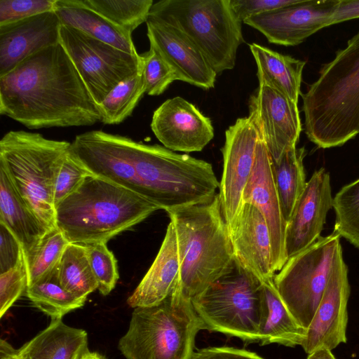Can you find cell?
<instances>
[{"instance_id":"obj_1","label":"cell","mask_w":359,"mask_h":359,"mask_svg":"<svg viewBox=\"0 0 359 359\" xmlns=\"http://www.w3.org/2000/svg\"><path fill=\"white\" fill-rule=\"evenodd\" d=\"M69 151L92 175L165 212L205 201L219 187L211 163L120 135L88 131L75 137Z\"/></svg>"},{"instance_id":"obj_2","label":"cell","mask_w":359,"mask_h":359,"mask_svg":"<svg viewBox=\"0 0 359 359\" xmlns=\"http://www.w3.org/2000/svg\"><path fill=\"white\" fill-rule=\"evenodd\" d=\"M0 114L29 129L89 126L101 121L97 104L60 43L0 76Z\"/></svg>"},{"instance_id":"obj_3","label":"cell","mask_w":359,"mask_h":359,"mask_svg":"<svg viewBox=\"0 0 359 359\" xmlns=\"http://www.w3.org/2000/svg\"><path fill=\"white\" fill-rule=\"evenodd\" d=\"M301 95L304 132L318 147H339L359 134V30Z\"/></svg>"},{"instance_id":"obj_4","label":"cell","mask_w":359,"mask_h":359,"mask_svg":"<svg viewBox=\"0 0 359 359\" xmlns=\"http://www.w3.org/2000/svg\"><path fill=\"white\" fill-rule=\"evenodd\" d=\"M158 210L142 196L90 173L56 207V228L70 243H107Z\"/></svg>"},{"instance_id":"obj_5","label":"cell","mask_w":359,"mask_h":359,"mask_svg":"<svg viewBox=\"0 0 359 359\" xmlns=\"http://www.w3.org/2000/svg\"><path fill=\"white\" fill-rule=\"evenodd\" d=\"M166 212L176 231L182 290L191 299L222 275L234 259L219 194Z\"/></svg>"},{"instance_id":"obj_6","label":"cell","mask_w":359,"mask_h":359,"mask_svg":"<svg viewBox=\"0 0 359 359\" xmlns=\"http://www.w3.org/2000/svg\"><path fill=\"white\" fill-rule=\"evenodd\" d=\"M203 330L179 283L161 304L133 309L118 349L126 359H193L197 334Z\"/></svg>"},{"instance_id":"obj_7","label":"cell","mask_w":359,"mask_h":359,"mask_svg":"<svg viewBox=\"0 0 359 359\" xmlns=\"http://www.w3.org/2000/svg\"><path fill=\"white\" fill-rule=\"evenodd\" d=\"M70 145L25 130L8 131L0 140V166L48 231L56 228L55 182Z\"/></svg>"},{"instance_id":"obj_8","label":"cell","mask_w":359,"mask_h":359,"mask_svg":"<svg viewBox=\"0 0 359 359\" xmlns=\"http://www.w3.org/2000/svg\"><path fill=\"white\" fill-rule=\"evenodd\" d=\"M206 330L259 342L266 305L262 282L234 258L224 273L191 299Z\"/></svg>"},{"instance_id":"obj_9","label":"cell","mask_w":359,"mask_h":359,"mask_svg":"<svg viewBox=\"0 0 359 359\" xmlns=\"http://www.w3.org/2000/svg\"><path fill=\"white\" fill-rule=\"evenodd\" d=\"M149 16L184 33L217 74L235 67L237 50L244 39L242 22L230 0H161L154 3Z\"/></svg>"},{"instance_id":"obj_10","label":"cell","mask_w":359,"mask_h":359,"mask_svg":"<svg viewBox=\"0 0 359 359\" xmlns=\"http://www.w3.org/2000/svg\"><path fill=\"white\" fill-rule=\"evenodd\" d=\"M342 256L335 232L289 258L273 282L290 312L303 327L311 323L337 259Z\"/></svg>"},{"instance_id":"obj_11","label":"cell","mask_w":359,"mask_h":359,"mask_svg":"<svg viewBox=\"0 0 359 359\" xmlns=\"http://www.w3.org/2000/svg\"><path fill=\"white\" fill-rule=\"evenodd\" d=\"M60 43L69 55L95 102L100 104L120 83L141 72V57L61 25Z\"/></svg>"},{"instance_id":"obj_12","label":"cell","mask_w":359,"mask_h":359,"mask_svg":"<svg viewBox=\"0 0 359 359\" xmlns=\"http://www.w3.org/2000/svg\"><path fill=\"white\" fill-rule=\"evenodd\" d=\"M259 138L260 133L250 115L237 118L225 131L218 194L229 231L242 207L243 191L252 171Z\"/></svg>"},{"instance_id":"obj_13","label":"cell","mask_w":359,"mask_h":359,"mask_svg":"<svg viewBox=\"0 0 359 359\" xmlns=\"http://www.w3.org/2000/svg\"><path fill=\"white\" fill-rule=\"evenodd\" d=\"M252 116L266 144L271 161L277 162L296 147L302 130L297 103L272 87L259 84L249 100Z\"/></svg>"},{"instance_id":"obj_14","label":"cell","mask_w":359,"mask_h":359,"mask_svg":"<svg viewBox=\"0 0 359 359\" xmlns=\"http://www.w3.org/2000/svg\"><path fill=\"white\" fill-rule=\"evenodd\" d=\"M339 0H299L295 4L247 18L243 22L260 32L269 43L297 46L320 29Z\"/></svg>"},{"instance_id":"obj_15","label":"cell","mask_w":359,"mask_h":359,"mask_svg":"<svg viewBox=\"0 0 359 359\" xmlns=\"http://www.w3.org/2000/svg\"><path fill=\"white\" fill-rule=\"evenodd\" d=\"M350 285L343 256L336 262L321 300L306 328L302 347L309 354L316 349L333 350L346 342Z\"/></svg>"},{"instance_id":"obj_16","label":"cell","mask_w":359,"mask_h":359,"mask_svg":"<svg viewBox=\"0 0 359 359\" xmlns=\"http://www.w3.org/2000/svg\"><path fill=\"white\" fill-rule=\"evenodd\" d=\"M151 129L173 151H201L214 137L211 120L180 96L166 100L154 111Z\"/></svg>"},{"instance_id":"obj_17","label":"cell","mask_w":359,"mask_h":359,"mask_svg":"<svg viewBox=\"0 0 359 359\" xmlns=\"http://www.w3.org/2000/svg\"><path fill=\"white\" fill-rule=\"evenodd\" d=\"M146 25L150 47L170 66L177 80L205 90L215 87L217 73L200 49L184 33L151 16Z\"/></svg>"},{"instance_id":"obj_18","label":"cell","mask_w":359,"mask_h":359,"mask_svg":"<svg viewBox=\"0 0 359 359\" xmlns=\"http://www.w3.org/2000/svg\"><path fill=\"white\" fill-rule=\"evenodd\" d=\"M243 203L252 204L264 217L270 232L273 269L279 271L287 260V223L273 177L271 157L261 134L252 171L243 191Z\"/></svg>"},{"instance_id":"obj_19","label":"cell","mask_w":359,"mask_h":359,"mask_svg":"<svg viewBox=\"0 0 359 359\" xmlns=\"http://www.w3.org/2000/svg\"><path fill=\"white\" fill-rule=\"evenodd\" d=\"M333 208L330 174L323 168L307 182L287 224L285 247L287 259L316 243Z\"/></svg>"},{"instance_id":"obj_20","label":"cell","mask_w":359,"mask_h":359,"mask_svg":"<svg viewBox=\"0 0 359 359\" xmlns=\"http://www.w3.org/2000/svg\"><path fill=\"white\" fill-rule=\"evenodd\" d=\"M229 232L235 259L262 282L273 278L270 232L261 212L243 203Z\"/></svg>"},{"instance_id":"obj_21","label":"cell","mask_w":359,"mask_h":359,"mask_svg":"<svg viewBox=\"0 0 359 359\" xmlns=\"http://www.w3.org/2000/svg\"><path fill=\"white\" fill-rule=\"evenodd\" d=\"M54 11L0 26V76L41 50L60 43Z\"/></svg>"},{"instance_id":"obj_22","label":"cell","mask_w":359,"mask_h":359,"mask_svg":"<svg viewBox=\"0 0 359 359\" xmlns=\"http://www.w3.org/2000/svg\"><path fill=\"white\" fill-rule=\"evenodd\" d=\"M180 280V263L176 231L168 225L164 239L150 268L127 299L133 308L156 306L175 290Z\"/></svg>"},{"instance_id":"obj_23","label":"cell","mask_w":359,"mask_h":359,"mask_svg":"<svg viewBox=\"0 0 359 359\" xmlns=\"http://www.w3.org/2000/svg\"><path fill=\"white\" fill-rule=\"evenodd\" d=\"M0 224L20 243L27 257L48 232L15 189L6 170L0 166Z\"/></svg>"},{"instance_id":"obj_24","label":"cell","mask_w":359,"mask_h":359,"mask_svg":"<svg viewBox=\"0 0 359 359\" xmlns=\"http://www.w3.org/2000/svg\"><path fill=\"white\" fill-rule=\"evenodd\" d=\"M23 359H82L90 351L86 330L52 319L47 327L20 348Z\"/></svg>"},{"instance_id":"obj_25","label":"cell","mask_w":359,"mask_h":359,"mask_svg":"<svg viewBox=\"0 0 359 359\" xmlns=\"http://www.w3.org/2000/svg\"><path fill=\"white\" fill-rule=\"evenodd\" d=\"M54 11L61 25L73 27L127 53H137L131 34L87 7L81 0H56Z\"/></svg>"},{"instance_id":"obj_26","label":"cell","mask_w":359,"mask_h":359,"mask_svg":"<svg viewBox=\"0 0 359 359\" xmlns=\"http://www.w3.org/2000/svg\"><path fill=\"white\" fill-rule=\"evenodd\" d=\"M249 48L257 64L259 84L272 87L298 103L306 62L256 43Z\"/></svg>"},{"instance_id":"obj_27","label":"cell","mask_w":359,"mask_h":359,"mask_svg":"<svg viewBox=\"0 0 359 359\" xmlns=\"http://www.w3.org/2000/svg\"><path fill=\"white\" fill-rule=\"evenodd\" d=\"M266 313L260 331L259 344H277L287 347L302 346L306 329L302 327L280 297L273 278L262 282Z\"/></svg>"},{"instance_id":"obj_28","label":"cell","mask_w":359,"mask_h":359,"mask_svg":"<svg viewBox=\"0 0 359 359\" xmlns=\"http://www.w3.org/2000/svg\"><path fill=\"white\" fill-rule=\"evenodd\" d=\"M305 154L304 147H296L286 151L278 161H271L273 177L287 224L307 183L303 163Z\"/></svg>"},{"instance_id":"obj_29","label":"cell","mask_w":359,"mask_h":359,"mask_svg":"<svg viewBox=\"0 0 359 359\" xmlns=\"http://www.w3.org/2000/svg\"><path fill=\"white\" fill-rule=\"evenodd\" d=\"M57 267L27 286L25 291L32 304L51 320L62 318L68 313L81 308L87 299L77 297L62 286Z\"/></svg>"},{"instance_id":"obj_30","label":"cell","mask_w":359,"mask_h":359,"mask_svg":"<svg viewBox=\"0 0 359 359\" xmlns=\"http://www.w3.org/2000/svg\"><path fill=\"white\" fill-rule=\"evenodd\" d=\"M57 271L62 286L77 297L87 299L88 294L98 289L85 245L69 243Z\"/></svg>"},{"instance_id":"obj_31","label":"cell","mask_w":359,"mask_h":359,"mask_svg":"<svg viewBox=\"0 0 359 359\" xmlns=\"http://www.w3.org/2000/svg\"><path fill=\"white\" fill-rule=\"evenodd\" d=\"M145 93L142 72L120 83L97 105L104 124H119L130 116Z\"/></svg>"},{"instance_id":"obj_32","label":"cell","mask_w":359,"mask_h":359,"mask_svg":"<svg viewBox=\"0 0 359 359\" xmlns=\"http://www.w3.org/2000/svg\"><path fill=\"white\" fill-rule=\"evenodd\" d=\"M87 7L98 13L117 27L131 34L146 22L153 0H81Z\"/></svg>"},{"instance_id":"obj_33","label":"cell","mask_w":359,"mask_h":359,"mask_svg":"<svg viewBox=\"0 0 359 359\" xmlns=\"http://www.w3.org/2000/svg\"><path fill=\"white\" fill-rule=\"evenodd\" d=\"M334 232L359 248V178L344 186L333 198Z\"/></svg>"},{"instance_id":"obj_34","label":"cell","mask_w":359,"mask_h":359,"mask_svg":"<svg viewBox=\"0 0 359 359\" xmlns=\"http://www.w3.org/2000/svg\"><path fill=\"white\" fill-rule=\"evenodd\" d=\"M69 243L57 228L49 231L34 250L26 258L27 286L57 267Z\"/></svg>"},{"instance_id":"obj_35","label":"cell","mask_w":359,"mask_h":359,"mask_svg":"<svg viewBox=\"0 0 359 359\" xmlns=\"http://www.w3.org/2000/svg\"><path fill=\"white\" fill-rule=\"evenodd\" d=\"M93 273L98 284V290L104 296L109 294L119 279L117 260L105 243L85 245Z\"/></svg>"},{"instance_id":"obj_36","label":"cell","mask_w":359,"mask_h":359,"mask_svg":"<svg viewBox=\"0 0 359 359\" xmlns=\"http://www.w3.org/2000/svg\"><path fill=\"white\" fill-rule=\"evenodd\" d=\"M141 72L145 93L151 96L162 94L168 87L177 80L170 66L153 48L140 55Z\"/></svg>"},{"instance_id":"obj_37","label":"cell","mask_w":359,"mask_h":359,"mask_svg":"<svg viewBox=\"0 0 359 359\" xmlns=\"http://www.w3.org/2000/svg\"><path fill=\"white\" fill-rule=\"evenodd\" d=\"M27 287V273L24 259L15 266L0 273V318L21 297Z\"/></svg>"},{"instance_id":"obj_38","label":"cell","mask_w":359,"mask_h":359,"mask_svg":"<svg viewBox=\"0 0 359 359\" xmlns=\"http://www.w3.org/2000/svg\"><path fill=\"white\" fill-rule=\"evenodd\" d=\"M89 174L90 173L69 151L55 179L54 188L55 208L79 187Z\"/></svg>"},{"instance_id":"obj_39","label":"cell","mask_w":359,"mask_h":359,"mask_svg":"<svg viewBox=\"0 0 359 359\" xmlns=\"http://www.w3.org/2000/svg\"><path fill=\"white\" fill-rule=\"evenodd\" d=\"M56 0H0V26L53 11Z\"/></svg>"},{"instance_id":"obj_40","label":"cell","mask_w":359,"mask_h":359,"mask_svg":"<svg viewBox=\"0 0 359 359\" xmlns=\"http://www.w3.org/2000/svg\"><path fill=\"white\" fill-rule=\"evenodd\" d=\"M299 0H230V6L237 18L243 22L247 18L280 9Z\"/></svg>"},{"instance_id":"obj_41","label":"cell","mask_w":359,"mask_h":359,"mask_svg":"<svg viewBox=\"0 0 359 359\" xmlns=\"http://www.w3.org/2000/svg\"><path fill=\"white\" fill-rule=\"evenodd\" d=\"M24 259L22 248L13 233L0 224V273L15 266Z\"/></svg>"},{"instance_id":"obj_42","label":"cell","mask_w":359,"mask_h":359,"mask_svg":"<svg viewBox=\"0 0 359 359\" xmlns=\"http://www.w3.org/2000/svg\"><path fill=\"white\" fill-rule=\"evenodd\" d=\"M193 359H264L255 352L231 346H210L197 349Z\"/></svg>"},{"instance_id":"obj_43","label":"cell","mask_w":359,"mask_h":359,"mask_svg":"<svg viewBox=\"0 0 359 359\" xmlns=\"http://www.w3.org/2000/svg\"><path fill=\"white\" fill-rule=\"evenodd\" d=\"M359 18V0H339L338 6L328 20L326 27Z\"/></svg>"},{"instance_id":"obj_44","label":"cell","mask_w":359,"mask_h":359,"mask_svg":"<svg viewBox=\"0 0 359 359\" xmlns=\"http://www.w3.org/2000/svg\"><path fill=\"white\" fill-rule=\"evenodd\" d=\"M0 359H23L19 349H15L6 340H0Z\"/></svg>"},{"instance_id":"obj_45","label":"cell","mask_w":359,"mask_h":359,"mask_svg":"<svg viewBox=\"0 0 359 359\" xmlns=\"http://www.w3.org/2000/svg\"><path fill=\"white\" fill-rule=\"evenodd\" d=\"M306 359H337L332 351L325 348H320L314 350L309 354Z\"/></svg>"},{"instance_id":"obj_46","label":"cell","mask_w":359,"mask_h":359,"mask_svg":"<svg viewBox=\"0 0 359 359\" xmlns=\"http://www.w3.org/2000/svg\"><path fill=\"white\" fill-rule=\"evenodd\" d=\"M82 359H107L104 355L97 352L89 351Z\"/></svg>"}]
</instances>
